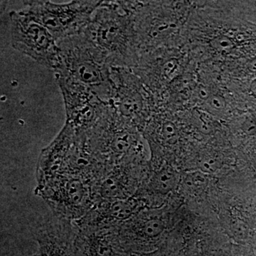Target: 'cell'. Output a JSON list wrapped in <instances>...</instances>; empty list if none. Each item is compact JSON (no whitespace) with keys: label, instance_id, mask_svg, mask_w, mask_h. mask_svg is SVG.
<instances>
[{"label":"cell","instance_id":"obj_11","mask_svg":"<svg viewBox=\"0 0 256 256\" xmlns=\"http://www.w3.org/2000/svg\"><path fill=\"white\" fill-rule=\"evenodd\" d=\"M142 204L134 195L127 200L100 202L94 205L82 218L74 222L79 228L118 226L138 214Z\"/></svg>","mask_w":256,"mask_h":256},{"label":"cell","instance_id":"obj_3","mask_svg":"<svg viewBox=\"0 0 256 256\" xmlns=\"http://www.w3.org/2000/svg\"><path fill=\"white\" fill-rule=\"evenodd\" d=\"M78 134L84 138L90 152L106 164L142 161V146L137 128L122 119L109 105L94 128Z\"/></svg>","mask_w":256,"mask_h":256},{"label":"cell","instance_id":"obj_5","mask_svg":"<svg viewBox=\"0 0 256 256\" xmlns=\"http://www.w3.org/2000/svg\"><path fill=\"white\" fill-rule=\"evenodd\" d=\"M102 1L76 0L64 4L24 1L20 10L50 32L56 42L78 34L86 28Z\"/></svg>","mask_w":256,"mask_h":256},{"label":"cell","instance_id":"obj_1","mask_svg":"<svg viewBox=\"0 0 256 256\" xmlns=\"http://www.w3.org/2000/svg\"><path fill=\"white\" fill-rule=\"evenodd\" d=\"M134 2L102 1L82 33L108 58L111 67H134L139 58Z\"/></svg>","mask_w":256,"mask_h":256},{"label":"cell","instance_id":"obj_17","mask_svg":"<svg viewBox=\"0 0 256 256\" xmlns=\"http://www.w3.org/2000/svg\"><path fill=\"white\" fill-rule=\"evenodd\" d=\"M208 104L213 109L220 110L224 107V100L220 96H214L208 98Z\"/></svg>","mask_w":256,"mask_h":256},{"label":"cell","instance_id":"obj_8","mask_svg":"<svg viewBox=\"0 0 256 256\" xmlns=\"http://www.w3.org/2000/svg\"><path fill=\"white\" fill-rule=\"evenodd\" d=\"M63 96L66 121L78 134H84L97 124L108 104L90 88L72 79L55 75Z\"/></svg>","mask_w":256,"mask_h":256},{"label":"cell","instance_id":"obj_7","mask_svg":"<svg viewBox=\"0 0 256 256\" xmlns=\"http://www.w3.org/2000/svg\"><path fill=\"white\" fill-rule=\"evenodd\" d=\"M112 90L109 106L134 127L146 122L152 111V98L140 80L124 67H111Z\"/></svg>","mask_w":256,"mask_h":256},{"label":"cell","instance_id":"obj_4","mask_svg":"<svg viewBox=\"0 0 256 256\" xmlns=\"http://www.w3.org/2000/svg\"><path fill=\"white\" fill-rule=\"evenodd\" d=\"M56 216L76 222L95 203L94 183L82 175L62 173L36 180L34 190Z\"/></svg>","mask_w":256,"mask_h":256},{"label":"cell","instance_id":"obj_2","mask_svg":"<svg viewBox=\"0 0 256 256\" xmlns=\"http://www.w3.org/2000/svg\"><path fill=\"white\" fill-rule=\"evenodd\" d=\"M58 60L55 75L90 88L108 104L112 90L111 65L107 56L82 32L56 42Z\"/></svg>","mask_w":256,"mask_h":256},{"label":"cell","instance_id":"obj_9","mask_svg":"<svg viewBox=\"0 0 256 256\" xmlns=\"http://www.w3.org/2000/svg\"><path fill=\"white\" fill-rule=\"evenodd\" d=\"M77 228L72 220L50 213L37 220L34 236L43 256H76Z\"/></svg>","mask_w":256,"mask_h":256},{"label":"cell","instance_id":"obj_10","mask_svg":"<svg viewBox=\"0 0 256 256\" xmlns=\"http://www.w3.org/2000/svg\"><path fill=\"white\" fill-rule=\"evenodd\" d=\"M141 161L108 164L94 188V205L100 202L127 200L134 196V176Z\"/></svg>","mask_w":256,"mask_h":256},{"label":"cell","instance_id":"obj_6","mask_svg":"<svg viewBox=\"0 0 256 256\" xmlns=\"http://www.w3.org/2000/svg\"><path fill=\"white\" fill-rule=\"evenodd\" d=\"M9 16L13 48L54 70L58 46L50 32L21 10L11 11Z\"/></svg>","mask_w":256,"mask_h":256},{"label":"cell","instance_id":"obj_15","mask_svg":"<svg viewBox=\"0 0 256 256\" xmlns=\"http://www.w3.org/2000/svg\"><path fill=\"white\" fill-rule=\"evenodd\" d=\"M198 166L203 172L213 173L220 168V161L214 156H205L200 160Z\"/></svg>","mask_w":256,"mask_h":256},{"label":"cell","instance_id":"obj_16","mask_svg":"<svg viewBox=\"0 0 256 256\" xmlns=\"http://www.w3.org/2000/svg\"><path fill=\"white\" fill-rule=\"evenodd\" d=\"M201 174L193 173V174H191L188 176L186 182H188L190 188H200V186H203L206 180Z\"/></svg>","mask_w":256,"mask_h":256},{"label":"cell","instance_id":"obj_12","mask_svg":"<svg viewBox=\"0 0 256 256\" xmlns=\"http://www.w3.org/2000/svg\"><path fill=\"white\" fill-rule=\"evenodd\" d=\"M118 226L100 228L76 226V256H124Z\"/></svg>","mask_w":256,"mask_h":256},{"label":"cell","instance_id":"obj_14","mask_svg":"<svg viewBox=\"0 0 256 256\" xmlns=\"http://www.w3.org/2000/svg\"><path fill=\"white\" fill-rule=\"evenodd\" d=\"M212 46L216 52L227 54L232 52L236 46L235 42L226 35H220L210 42Z\"/></svg>","mask_w":256,"mask_h":256},{"label":"cell","instance_id":"obj_13","mask_svg":"<svg viewBox=\"0 0 256 256\" xmlns=\"http://www.w3.org/2000/svg\"><path fill=\"white\" fill-rule=\"evenodd\" d=\"M178 182L180 174L171 166L162 165L156 168L151 170L144 184V194L138 198L142 202L146 196L151 200L156 197L166 196L176 188Z\"/></svg>","mask_w":256,"mask_h":256}]
</instances>
